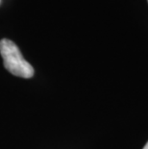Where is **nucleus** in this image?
Here are the masks:
<instances>
[{"label":"nucleus","instance_id":"1","mask_svg":"<svg viewBox=\"0 0 148 149\" xmlns=\"http://www.w3.org/2000/svg\"><path fill=\"white\" fill-rule=\"evenodd\" d=\"M0 53L5 68L13 75L25 79L33 77V66L23 58L19 48L14 42L8 39L0 40Z\"/></svg>","mask_w":148,"mask_h":149},{"label":"nucleus","instance_id":"2","mask_svg":"<svg viewBox=\"0 0 148 149\" xmlns=\"http://www.w3.org/2000/svg\"><path fill=\"white\" fill-rule=\"evenodd\" d=\"M143 149H148V141L146 142V144L144 145V147H143Z\"/></svg>","mask_w":148,"mask_h":149}]
</instances>
